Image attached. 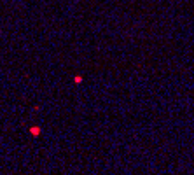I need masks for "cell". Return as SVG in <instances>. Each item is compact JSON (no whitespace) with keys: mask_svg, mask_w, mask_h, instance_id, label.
Returning <instances> with one entry per match:
<instances>
[{"mask_svg":"<svg viewBox=\"0 0 194 175\" xmlns=\"http://www.w3.org/2000/svg\"><path fill=\"white\" fill-rule=\"evenodd\" d=\"M32 133H33V135H38V133H40V130H38V128H32Z\"/></svg>","mask_w":194,"mask_h":175,"instance_id":"1","label":"cell"}]
</instances>
